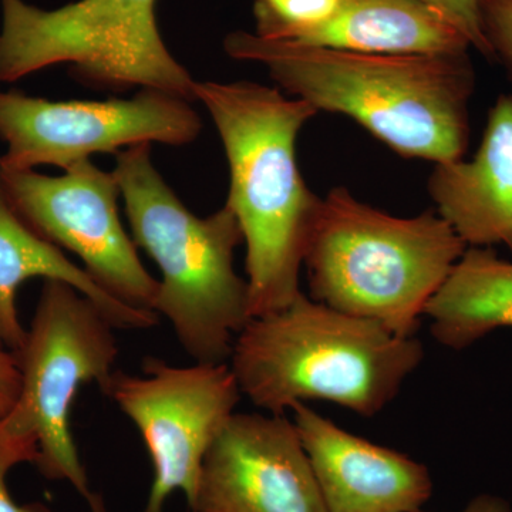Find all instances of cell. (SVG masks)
Listing matches in <instances>:
<instances>
[{"mask_svg": "<svg viewBox=\"0 0 512 512\" xmlns=\"http://www.w3.org/2000/svg\"><path fill=\"white\" fill-rule=\"evenodd\" d=\"M229 57L262 64L282 90L316 111L343 114L394 153L434 164L464 158L476 74L468 53L349 52L235 30Z\"/></svg>", "mask_w": 512, "mask_h": 512, "instance_id": "cell-1", "label": "cell"}, {"mask_svg": "<svg viewBox=\"0 0 512 512\" xmlns=\"http://www.w3.org/2000/svg\"><path fill=\"white\" fill-rule=\"evenodd\" d=\"M229 165L227 207L247 247L251 318L284 309L302 292L301 271L320 198L299 170L296 141L318 114L301 99L247 80L195 82Z\"/></svg>", "mask_w": 512, "mask_h": 512, "instance_id": "cell-2", "label": "cell"}, {"mask_svg": "<svg viewBox=\"0 0 512 512\" xmlns=\"http://www.w3.org/2000/svg\"><path fill=\"white\" fill-rule=\"evenodd\" d=\"M423 359L416 336L396 335L301 292L284 309L251 318L228 363L242 396L269 414L318 400L373 417Z\"/></svg>", "mask_w": 512, "mask_h": 512, "instance_id": "cell-3", "label": "cell"}, {"mask_svg": "<svg viewBox=\"0 0 512 512\" xmlns=\"http://www.w3.org/2000/svg\"><path fill=\"white\" fill-rule=\"evenodd\" d=\"M113 173L131 238L163 275L154 313L194 362L228 363L251 320L248 282L234 268L244 242L234 212L224 205L210 217L192 214L154 167L151 144L120 151Z\"/></svg>", "mask_w": 512, "mask_h": 512, "instance_id": "cell-4", "label": "cell"}, {"mask_svg": "<svg viewBox=\"0 0 512 512\" xmlns=\"http://www.w3.org/2000/svg\"><path fill=\"white\" fill-rule=\"evenodd\" d=\"M467 248L436 211L393 217L336 187L320 198L303 268L315 301L409 338Z\"/></svg>", "mask_w": 512, "mask_h": 512, "instance_id": "cell-5", "label": "cell"}, {"mask_svg": "<svg viewBox=\"0 0 512 512\" xmlns=\"http://www.w3.org/2000/svg\"><path fill=\"white\" fill-rule=\"evenodd\" d=\"M158 0H77L47 10L0 0V83L56 64L94 89H153L194 100L195 80L161 37Z\"/></svg>", "mask_w": 512, "mask_h": 512, "instance_id": "cell-6", "label": "cell"}, {"mask_svg": "<svg viewBox=\"0 0 512 512\" xmlns=\"http://www.w3.org/2000/svg\"><path fill=\"white\" fill-rule=\"evenodd\" d=\"M116 326L73 286L45 281L18 353L19 394L9 420L37 440L35 466L47 480L66 481L92 512H107L94 493L74 441L70 413L84 384L106 386L119 346Z\"/></svg>", "mask_w": 512, "mask_h": 512, "instance_id": "cell-7", "label": "cell"}, {"mask_svg": "<svg viewBox=\"0 0 512 512\" xmlns=\"http://www.w3.org/2000/svg\"><path fill=\"white\" fill-rule=\"evenodd\" d=\"M100 390L137 427L150 454L154 480L143 512H163L175 491L192 508L204 458L241 402L229 363L175 366L147 357L143 375L114 370Z\"/></svg>", "mask_w": 512, "mask_h": 512, "instance_id": "cell-8", "label": "cell"}, {"mask_svg": "<svg viewBox=\"0 0 512 512\" xmlns=\"http://www.w3.org/2000/svg\"><path fill=\"white\" fill-rule=\"evenodd\" d=\"M202 123L191 101L161 90L141 89L131 99L50 101L0 92V138L8 150L0 170L37 165L69 170L96 153L119 154L140 144L187 146Z\"/></svg>", "mask_w": 512, "mask_h": 512, "instance_id": "cell-9", "label": "cell"}, {"mask_svg": "<svg viewBox=\"0 0 512 512\" xmlns=\"http://www.w3.org/2000/svg\"><path fill=\"white\" fill-rule=\"evenodd\" d=\"M0 183L10 205L40 237L76 255L114 298L153 311L158 281L121 224V192L113 171L84 160L60 177L0 170Z\"/></svg>", "mask_w": 512, "mask_h": 512, "instance_id": "cell-10", "label": "cell"}, {"mask_svg": "<svg viewBox=\"0 0 512 512\" xmlns=\"http://www.w3.org/2000/svg\"><path fill=\"white\" fill-rule=\"evenodd\" d=\"M194 512H326L311 460L285 414H232L202 463Z\"/></svg>", "mask_w": 512, "mask_h": 512, "instance_id": "cell-11", "label": "cell"}, {"mask_svg": "<svg viewBox=\"0 0 512 512\" xmlns=\"http://www.w3.org/2000/svg\"><path fill=\"white\" fill-rule=\"evenodd\" d=\"M291 410L326 512H419L430 500L434 484L424 464L349 433L308 404Z\"/></svg>", "mask_w": 512, "mask_h": 512, "instance_id": "cell-12", "label": "cell"}, {"mask_svg": "<svg viewBox=\"0 0 512 512\" xmlns=\"http://www.w3.org/2000/svg\"><path fill=\"white\" fill-rule=\"evenodd\" d=\"M429 194L467 247L512 252V94L498 97L470 160L434 164Z\"/></svg>", "mask_w": 512, "mask_h": 512, "instance_id": "cell-13", "label": "cell"}, {"mask_svg": "<svg viewBox=\"0 0 512 512\" xmlns=\"http://www.w3.org/2000/svg\"><path fill=\"white\" fill-rule=\"evenodd\" d=\"M32 278L59 281L73 286L96 303L119 330H148L158 323V315L137 309L114 298L70 261L62 248L40 237L10 205L0 183V349L18 353L26 339L20 323L16 296L20 286Z\"/></svg>", "mask_w": 512, "mask_h": 512, "instance_id": "cell-14", "label": "cell"}, {"mask_svg": "<svg viewBox=\"0 0 512 512\" xmlns=\"http://www.w3.org/2000/svg\"><path fill=\"white\" fill-rule=\"evenodd\" d=\"M285 42L382 55H456L466 37L420 0H339L328 19Z\"/></svg>", "mask_w": 512, "mask_h": 512, "instance_id": "cell-15", "label": "cell"}, {"mask_svg": "<svg viewBox=\"0 0 512 512\" xmlns=\"http://www.w3.org/2000/svg\"><path fill=\"white\" fill-rule=\"evenodd\" d=\"M424 318L440 345L463 350L503 328H512V262L493 249L468 247L431 298Z\"/></svg>", "mask_w": 512, "mask_h": 512, "instance_id": "cell-16", "label": "cell"}, {"mask_svg": "<svg viewBox=\"0 0 512 512\" xmlns=\"http://www.w3.org/2000/svg\"><path fill=\"white\" fill-rule=\"evenodd\" d=\"M338 3L339 0H254L255 35L289 40L328 19Z\"/></svg>", "mask_w": 512, "mask_h": 512, "instance_id": "cell-17", "label": "cell"}, {"mask_svg": "<svg viewBox=\"0 0 512 512\" xmlns=\"http://www.w3.org/2000/svg\"><path fill=\"white\" fill-rule=\"evenodd\" d=\"M6 414L0 419V512H52L42 503L18 504L9 493L10 471L20 464H36L39 447L35 437L19 430Z\"/></svg>", "mask_w": 512, "mask_h": 512, "instance_id": "cell-18", "label": "cell"}, {"mask_svg": "<svg viewBox=\"0 0 512 512\" xmlns=\"http://www.w3.org/2000/svg\"><path fill=\"white\" fill-rule=\"evenodd\" d=\"M446 18L485 57H493L481 20L480 0H420Z\"/></svg>", "mask_w": 512, "mask_h": 512, "instance_id": "cell-19", "label": "cell"}, {"mask_svg": "<svg viewBox=\"0 0 512 512\" xmlns=\"http://www.w3.org/2000/svg\"><path fill=\"white\" fill-rule=\"evenodd\" d=\"M481 20L493 57L512 77V0H480Z\"/></svg>", "mask_w": 512, "mask_h": 512, "instance_id": "cell-20", "label": "cell"}, {"mask_svg": "<svg viewBox=\"0 0 512 512\" xmlns=\"http://www.w3.org/2000/svg\"><path fill=\"white\" fill-rule=\"evenodd\" d=\"M20 376L18 362L13 353L0 349V399L15 402L19 394Z\"/></svg>", "mask_w": 512, "mask_h": 512, "instance_id": "cell-21", "label": "cell"}, {"mask_svg": "<svg viewBox=\"0 0 512 512\" xmlns=\"http://www.w3.org/2000/svg\"><path fill=\"white\" fill-rule=\"evenodd\" d=\"M419 512L427 511L420 510ZM458 512H512V507L500 495L480 494Z\"/></svg>", "mask_w": 512, "mask_h": 512, "instance_id": "cell-22", "label": "cell"}, {"mask_svg": "<svg viewBox=\"0 0 512 512\" xmlns=\"http://www.w3.org/2000/svg\"><path fill=\"white\" fill-rule=\"evenodd\" d=\"M10 406L12 403L6 402V400L0 399V419L5 416L6 413L9 412Z\"/></svg>", "mask_w": 512, "mask_h": 512, "instance_id": "cell-23", "label": "cell"}]
</instances>
